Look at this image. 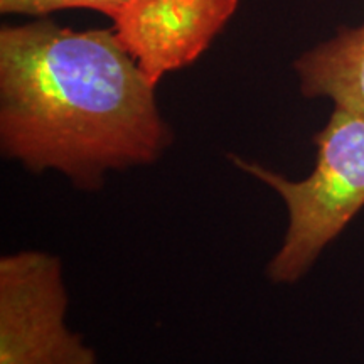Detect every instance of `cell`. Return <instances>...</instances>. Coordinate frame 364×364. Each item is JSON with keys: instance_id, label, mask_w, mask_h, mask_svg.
<instances>
[{"instance_id": "1", "label": "cell", "mask_w": 364, "mask_h": 364, "mask_svg": "<svg viewBox=\"0 0 364 364\" xmlns=\"http://www.w3.org/2000/svg\"><path fill=\"white\" fill-rule=\"evenodd\" d=\"M172 144L156 85L113 29L38 21L0 31V145L26 169L63 172L81 191L149 166Z\"/></svg>"}, {"instance_id": "2", "label": "cell", "mask_w": 364, "mask_h": 364, "mask_svg": "<svg viewBox=\"0 0 364 364\" xmlns=\"http://www.w3.org/2000/svg\"><path fill=\"white\" fill-rule=\"evenodd\" d=\"M314 144L316 164L300 181L230 156L238 169L275 191L289 213L284 243L267 268L275 284H295L306 277L364 208V117L334 107Z\"/></svg>"}, {"instance_id": "3", "label": "cell", "mask_w": 364, "mask_h": 364, "mask_svg": "<svg viewBox=\"0 0 364 364\" xmlns=\"http://www.w3.org/2000/svg\"><path fill=\"white\" fill-rule=\"evenodd\" d=\"M61 260L19 252L0 260V364H97L68 329Z\"/></svg>"}, {"instance_id": "4", "label": "cell", "mask_w": 364, "mask_h": 364, "mask_svg": "<svg viewBox=\"0 0 364 364\" xmlns=\"http://www.w3.org/2000/svg\"><path fill=\"white\" fill-rule=\"evenodd\" d=\"M240 0H124L113 33L157 86L166 73L191 65L233 16Z\"/></svg>"}, {"instance_id": "5", "label": "cell", "mask_w": 364, "mask_h": 364, "mask_svg": "<svg viewBox=\"0 0 364 364\" xmlns=\"http://www.w3.org/2000/svg\"><path fill=\"white\" fill-rule=\"evenodd\" d=\"M294 70L304 97L329 98L334 107L364 117V24L343 27L304 53Z\"/></svg>"}, {"instance_id": "6", "label": "cell", "mask_w": 364, "mask_h": 364, "mask_svg": "<svg viewBox=\"0 0 364 364\" xmlns=\"http://www.w3.org/2000/svg\"><path fill=\"white\" fill-rule=\"evenodd\" d=\"M122 2L124 0H0V12L46 16L63 9H93L110 16Z\"/></svg>"}]
</instances>
